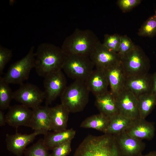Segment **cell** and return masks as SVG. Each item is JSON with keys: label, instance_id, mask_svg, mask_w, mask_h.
Here are the masks:
<instances>
[{"label": "cell", "instance_id": "1", "mask_svg": "<svg viewBox=\"0 0 156 156\" xmlns=\"http://www.w3.org/2000/svg\"><path fill=\"white\" fill-rule=\"evenodd\" d=\"M73 156H122L114 135H89L76 149Z\"/></svg>", "mask_w": 156, "mask_h": 156}, {"label": "cell", "instance_id": "2", "mask_svg": "<svg viewBox=\"0 0 156 156\" xmlns=\"http://www.w3.org/2000/svg\"><path fill=\"white\" fill-rule=\"evenodd\" d=\"M35 57L36 72L39 76L44 77L50 73L62 70L66 55L61 47L44 42L38 45Z\"/></svg>", "mask_w": 156, "mask_h": 156}, {"label": "cell", "instance_id": "3", "mask_svg": "<svg viewBox=\"0 0 156 156\" xmlns=\"http://www.w3.org/2000/svg\"><path fill=\"white\" fill-rule=\"evenodd\" d=\"M100 42L92 30L76 29L65 38L61 48L66 56L75 55L90 57Z\"/></svg>", "mask_w": 156, "mask_h": 156}, {"label": "cell", "instance_id": "4", "mask_svg": "<svg viewBox=\"0 0 156 156\" xmlns=\"http://www.w3.org/2000/svg\"><path fill=\"white\" fill-rule=\"evenodd\" d=\"M90 92L86 81L75 80L67 86L60 96L61 103L70 112H81L88 102Z\"/></svg>", "mask_w": 156, "mask_h": 156}, {"label": "cell", "instance_id": "5", "mask_svg": "<svg viewBox=\"0 0 156 156\" xmlns=\"http://www.w3.org/2000/svg\"><path fill=\"white\" fill-rule=\"evenodd\" d=\"M121 62L126 77L148 73L150 68L148 57L142 48L135 44L121 59Z\"/></svg>", "mask_w": 156, "mask_h": 156}, {"label": "cell", "instance_id": "6", "mask_svg": "<svg viewBox=\"0 0 156 156\" xmlns=\"http://www.w3.org/2000/svg\"><path fill=\"white\" fill-rule=\"evenodd\" d=\"M34 49L31 47L24 57L10 66L3 77L8 83L20 85L28 79L31 70L35 67Z\"/></svg>", "mask_w": 156, "mask_h": 156}, {"label": "cell", "instance_id": "7", "mask_svg": "<svg viewBox=\"0 0 156 156\" xmlns=\"http://www.w3.org/2000/svg\"><path fill=\"white\" fill-rule=\"evenodd\" d=\"M94 67L90 57L72 55L66 56L62 70L75 80L86 81Z\"/></svg>", "mask_w": 156, "mask_h": 156}, {"label": "cell", "instance_id": "8", "mask_svg": "<svg viewBox=\"0 0 156 156\" xmlns=\"http://www.w3.org/2000/svg\"><path fill=\"white\" fill-rule=\"evenodd\" d=\"M13 99L32 109L40 106L45 99V95L44 92L36 86L30 83H23L13 92Z\"/></svg>", "mask_w": 156, "mask_h": 156}, {"label": "cell", "instance_id": "9", "mask_svg": "<svg viewBox=\"0 0 156 156\" xmlns=\"http://www.w3.org/2000/svg\"><path fill=\"white\" fill-rule=\"evenodd\" d=\"M43 83L45 104L47 106L60 96L67 86L66 79L62 70L47 75L44 77Z\"/></svg>", "mask_w": 156, "mask_h": 156}, {"label": "cell", "instance_id": "10", "mask_svg": "<svg viewBox=\"0 0 156 156\" xmlns=\"http://www.w3.org/2000/svg\"><path fill=\"white\" fill-rule=\"evenodd\" d=\"M118 114L133 120L140 118L137 97L124 88L116 96Z\"/></svg>", "mask_w": 156, "mask_h": 156}, {"label": "cell", "instance_id": "11", "mask_svg": "<svg viewBox=\"0 0 156 156\" xmlns=\"http://www.w3.org/2000/svg\"><path fill=\"white\" fill-rule=\"evenodd\" d=\"M48 132L36 130L29 134H22L17 131L13 134H7L5 143L7 149L16 156H21L24 154L26 146L33 141L36 136L44 135Z\"/></svg>", "mask_w": 156, "mask_h": 156}, {"label": "cell", "instance_id": "12", "mask_svg": "<svg viewBox=\"0 0 156 156\" xmlns=\"http://www.w3.org/2000/svg\"><path fill=\"white\" fill-rule=\"evenodd\" d=\"M90 57L96 68L104 70L121 62L118 53L111 51L100 42Z\"/></svg>", "mask_w": 156, "mask_h": 156}, {"label": "cell", "instance_id": "13", "mask_svg": "<svg viewBox=\"0 0 156 156\" xmlns=\"http://www.w3.org/2000/svg\"><path fill=\"white\" fill-rule=\"evenodd\" d=\"M32 110L23 105L10 106L5 115L6 123L17 129L20 126L30 127Z\"/></svg>", "mask_w": 156, "mask_h": 156}, {"label": "cell", "instance_id": "14", "mask_svg": "<svg viewBox=\"0 0 156 156\" xmlns=\"http://www.w3.org/2000/svg\"><path fill=\"white\" fill-rule=\"evenodd\" d=\"M122 156H140L145 148L142 140L131 137L124 131L114 135Z\"/></svg>", "mask_w": 156, "mask_h": 156}, {"label": "cell", "instance_id": "15", "mask_svg": "<svg viewBox=\"0 0 156 156\" xmlns=\"http://www.w3.org/2000/svg\"><path fill=\"white\" fill-rule=\"evenodd\" d=\"M155 129L154 124L140 118L133 120L125 131L128 135L137 139L151 140L154 137Z\"/></svg>", "mask_w": 156, "mask_h": 156}, {"label": "cell", "instance_id": "16", "mask_svg": "<svg viewBox=\"0 0 156 156\" xmlns=\"http://www.w3.org/2000/svg\"><path fill=\"white\" fill-rule=\"evenodd\" d=\"M125 88L137 97L144 94L151 92V75L148 73L136 76L126 77Z\"/></svg>", "mask_w": 156, "mask_h": 156}, {"label": "cell", "instance_id": "17", "mask_svg": "<svg viewBox=\"0 0 156 156\" xmlns=\"http://www.w3.org/2000/svg\"><path fill=\"white\" fill-rule=\"evenodd\" d=\"M110 91L115 96L125 88L126 76L121 62L104 70Z\"/></svg>", "mask_w": 156, "mask_h": 156}, {"label": "cell", "instance_id": "18", "mask_svg": "<svg viewBox=\"0 0 156 156\" xmlns=\"http://www.w3.org/2000/svg\"><path fill=\"white\" fill-rule=\"evenodd\" d=\"M86 82L90 92L95 97L108 91L109 83L103 69L97 68L94 69Z\"/></svg>", "mask_w": 156, "mask_h": 156}, {"label": "cell", "instance_id": "19", "mask_svg": "<svg viewBox=\"0 0 156 156\" xmlns=\"http://www.w3.org/2000/svg\"><path fill=\"white\" fill-rule=\"evenodd\" d=\"M50 131L58 132L66 129L70 112L61 103L49 107Z\"/></svg>", "mask_w": 156, "mask_h": 156}, {"label": "cell", "instance_id": "20", "mask_svg": "<svg viewBox=\"0 0 156 156\" xmlns=\"http://www.w3.org/2000/svg\"><path fill=\"white\" fill-rule=\"evenodd\" d=\"M95 97V104L100 113L109 118L118 114L115 96L110 91Z\"/></svg>", "mask_w": 156, "mask_h": 156}, {"label": "cell", "instance_id": "21", "mask_svg": "<svg viewBox=\"0 0 156 156\" xmlns=\"http://www.w3.org/2000/svg\"><path fill=\"white\" fill-rule=\"evenodd\" d=\"M49 107L39 106L32 109V116L30 127L36 130L48 132L50 131Z\"/></svg>", "mask_w": 156, "mask_h": 156}, {"label": "cell", "instance_id": "22", "mask_svg": "<svg viewBox=\"0 0 156 156\" xmlns=\"http://www.w3.org/2000/svg\"><path fill=\"white\" fill-rule=\"evenodd\" d=\"M75 134L76 131L73 128L58 132H48L44 135V143L48 150H52L61 144L71 141Z\"/></svg>", "mask_w": 156, "mask_h": 156}, {"label": "cell", "instance_id": "23", "mask_svg": "<svg viewBox=\"0 0 156 156\" xmlns=\"http://www.w3.org/2000/svg\"><path fill=\"white\" fill-rule=\"evenodd\" d=\"M110 122V118L100 113L89 116L81 124L80 127L84 128H91L105 133Z\"/></svg>", "mask_w": 156, "mask_h": 156}, {"label": "cell", "instance_id": "24", "mask_svg": "<svg viewBox=\"0 0 156 156\" xmlns=\"http://www.w3.org/2000/svg\"><path fill=\"white\" fill-rule=\"evenodd\" d=\"M132 120L119 114H117L110 118L109 124L105 134L116 135L125 131Z\"/></svg>", "mask_w": 156, "mask_h": 156}, {"label": "cell", "instance_id": "25", "mask_svg": "<svg viewBox=\"0 0 156 156\" xmlns=\"http://www.w3.org/2000/svg\"><path fill=\"white\" fill-rule=\"evenodd\" d=\"M137 98L140 118L145 119L156 105V95L151 92L141 95Z\"/></svg>", "mask_w": 156, "mask_h": 156}, {"label": "cell", "instance_id": "26", "mask_svg": "<svg viewBox=\"0 0 156 156\" xmlns=\"http://www.w3.org/2000/svg\"><path fill=\"white\" fill-rule=\"evenodd\" d=\"M9 83L3 77H0V109L3 110L8 108L13 99V92Z\"/></svg>", "mask_w": 156, "mask_h": 156}, {"label": "cell", "instance_id": "27", "mask_svg": "<svg viewBox=\"0 0 156 156\" xmlns=\"http://www.w3.org/2000/svg\"><path fill=\"white\" fill-rule=\"evenodd\" d=\"M138 34L139 36L152 38L156 35V10L142 25Z\"/></svg>", "mask_w": 156, "mask_h": 156}, {"label": "cell", "instance_id": "28", "mask_svg": "<svg viewBox=\"0 0 156 156\" xmlns=\"http://www.w3.org/2000/svg\"><path fill=\"white\" fill-rule=\"evenodd\" d=\"M48 150L44 144L43 139H40L26 148L24 154V156H51Z\"/></svg>", "mask_w": 156, "mask_h": 156}, {"label": "cell", "instance_id": "29", "mask_svg": "<svg viewBox=\"0 0 156 156\" xmlns=\"http://www.w3.org/2000/svg\"><path fill=\"white\" fill-rule=\"evenodd\" d=\"M120 36L117 34L111 35L105 34L104 36L102 44L109 50L118 53L120 46Z\"/></svg>", "mask_w": 156, "mask_h": 156}, {"label": "cell", "instance_id": "30", "mask_svg": "<svg viewBox=\"0 0 156 156\" xmlns=\"http://www.w3.org/2000/svg\"><path fill=\"white\" fill-rule=\"evenodd\" d=\"M135 44L127 35L120 36V44L118 53L121 59L133 47Z\"/></svg>", "mask_w": 156, "mask_h": 156}, {"label": "cell", "instance_id": "31", "mask_svg": "<svg viewBox=\"0 0 156 156\" xmlns=\"http://www.w3.org/2000/svg\"><path fill=\"white\" fill-rule=\"evenodd\" d=\"M12 56V50L0 45V74L2 75L5 67Z\"/></svg>", "mask_w": 156, "mask_h": 156}, {"label": "cell", "instance_id": "32", "mask_svg": "<svg viewBox=\"0 0 156 156\" xmlns=\"http://www.w3.org/2000/svg\"><path fill=\"white\" fill-rule=\"evenodd\" d=\"M71 142H67L55 147L52 150L51 156H67L71 151Z\"/></svg>", "mask_w": 156, "mask_h": 156}, {"label": "cell", "instance_id": "33", "mask_svg": "<svg viewBox=\"0 0 156 156\" xmlns=\"http://www.w3.org/2000/svg\"><path fill=\"white\" fill-rule=\"evenodd\" d=\"M142 1L141 0H118L117 4L122 12L125 13L137 6Z\"/></svg>", "mask_w": 156, "mask_h": 156}, {"label": "cell", "instance_id": "34", "mask_svg": "<svg viewBox=\"0 0 156 156\" xmlns=\"http://www.w3.org/2000/svg\"><path fill=\"white\" fill-rule=\"evenodd\" d=\"M151 92L156 95V72L151 75Z\"/></svg>", "mask_w": 156, "mask_h": 156}, {"label": "cell", "instance_id": "35", "mask_svg": "<svg viewBox=\"0 0 156 156\" xmlns=\"http://www.w3.org/2000/svg\"><path fill=\"white\" fill-rule=\"evenodd\" d=\"M6 123L5 116L2 110H0V126H4Z\"/></svg>", "mask_w": 156, "mask_h": 156}, {"label": "cell", "instance_id": "36", "mask_svg": "<svg viewBox=\"0 0 156 156\" xmlns=\"http://www.w3.org/2000/svg\"><path fill=\"white\" fill-rule=\"evenodd\" d=\"M140 156H156V151L151 152L146 155H142Z\"/></svg>", "mask_w": 156, "mask_h": 156}]
</instances>
